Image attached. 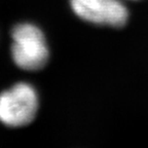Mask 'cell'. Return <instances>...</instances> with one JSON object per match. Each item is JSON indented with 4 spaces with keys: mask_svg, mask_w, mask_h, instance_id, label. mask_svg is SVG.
<instances>
[{
    "mask_svg": "<svg viewBox=\"0 0 148 148\" xmlns=\"http://www.w3.org/2000/svg\"><path fill=\"white\" fill-rule=\"evenodd\" d=\"M123 1H140V0H123Z\"/></svg>",
    "mask_w": 148,
    "mask_h": 148,
    "instance_id": "277c9868",
    "label": "cell"
},
{
    "mask_svg": "<svg viewBox=\"0 0 148 148\" xmlns=\"http://www.w3.org/2000/svg\"><path fill=\"white\" fill-rule=\"evenodd\" d=\"M69 3L77 18L98 27L123 29L131 18L123 0H69Z\"/></svg>",
    "mask_w": 148,
    "mask_h": 148,
    "instance_id": "7a4b0ae2",
    "label": "cell"
},
{
    "mask_svg": "<svg viewBox=\"0 0 148 148\" xmlns=\"http://www.w3.org/2000/svg\"><path fill=\"white\" fill-rule=\"evenodd\" d=\"M12 57L24 70H38L49 61V51L44 34L37 26L18 24L12 31Z\"/></svg>",
    "mask_w": 148,
    "mask_h": 148,
    "instance_id": "6da1fadb",
    "label": "cell"
},
{
    "mask_svg": "<svg viewBox=\"0 0 148 148\" xmlns=\"http://www.w3.org/2000/svg\"><path fill=\"white\" fill-rule=\"evenodd\" d=\"M38 96L31 84L16 83L0 94V121L8 127H23L34 119Z\"/></svg>",
    "mask_w": 148,
    "mask_h": 148,
    "instance_id": "3957f363",
    "label": "cell"
}]
</instances>
